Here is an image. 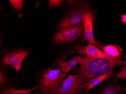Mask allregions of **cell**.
Wrapping results in <instances>:
<instances>
[{"instance_id":"cell-1","label":"cell","mask_w":126,"mask_h":94,"mask_svg":"<svg viewBox=\"0 0 126 94\" xmlns=\"http://www.w3.org/2000/svg\"><path fill=\"white\" fill-rule=\"evenodd\" d=\"M83 63L79 69L80 74L83 80V90L86 87L90 80L112 71L114 67L122 63L121 58L108 56L105 58H94L87 57L83 58Z\"/></svg>"},{"instance_id":"cell-2","label":"cell","mask_w":126,"mask_h":94,"mask_svg":"<svg viewBox=\"0 0 126 94\" xmlns=\"http://www.w3.org/2000/svg\"><path fill=\"white\" fill-rule=\"evenodd\" d=\"M66 75L60 68L47 69L42 76L39 86V92L43 94H56Z\"/></svg>"},{"instance_id":"cell-3","label":"cell","mask_w":126,"mask_h":94,"mask_svg":"<svg viewBox=\"0 0 126 94\" xmlns=\"http://www.w3.org/2000/svg\"><path fill=\"white\" fill-rule=\"evenodd\" d=\"M84 32L83 22L77 26L58 29L52 41L57 43H69L81 37Z\"/></svg>"},{"instance_id":"cell-4","label":"cell","mask_w":126,"mask_h":94,"mask_svg":"<svg viewBox=\"0 0 126 94\" xmlns=\"http://www.w3.org/2000/svg\"><path fill=\"white\" fill-rule=\"evenodd\" d=\"M90 7L87 3L76 6L61 21L58 29L77 26L83 22L84 16L89 12Z\"/></svg>"},{"instance_id":"cell-5","label":"cell","mask_w":126,"mask_h":94,"mask_svg":"<svg viewBox=\"0 0 126 94\" xmlns=\"http://www.w3.org/2000/svg\"><path fill=\"white\" fill-rule=\"evenodd\" d=\"M83 83V80L80 74L75 75L70 74L68 77L63 81L56 94H77L82 90H84Z\"/></svg>"},{"instance_id":"cell-6","label":"cell","mask_w":126,"mask_h":94,"mask_svg":"<svg viewBox=\"0 0 126 94\" xmlns=\"http://www.w3.org/2000/svg\"><path fill=\"white\" fill-rule=\"evenodd\" d=\"M30 54L29 52L23 50L11 52L3 57V61L7 65L13 66L17 73H18L22 68L21 64L23 61Z\"/></svg>"},{"instance_id":"cell-7","label":"cell","mask_w":126,"mask_h":94,"mask_svg":"<svg viewBox=\"0 0 126 94\" xmlns=\"http://www.w3.org/2000/svg\"><path fill=\"white\" fill-rule=\"evenodd\" d=\"M93 20L92 13L89 11L85 14L83 20L85 40H87L90 44H94L96 48L104 51V46L99 42L95 41L94 39Z\"/></svg>"},{"instance_id":"cell-8","label":"cell","mask_w":126,"mask_h":94,"mask_svg":"<svg viewBox=\"0 0 126 94\" xmlns=\"http://www.w3.org/2000/svg\"><path fill=\"white\" fill-rule=\"evenodd\" d=\"M83 61V58L78 55L69 61H64L62 60H59L58 63V66L61 69L63 73L66 74L78 64L82 63Z\"/></svg>"},{"instance_id":"cell-9","label":"cell","mask_w":126,"mask_h":94,"mask_svg":"<svg viewBox=\"0 0 126 94\" xmlns=\"http://www.w3.org/2000/svg\"><path fill=\"white\" fill-rule=\"evenodd\" d=\"M79 53L80 54L87 55L88 57L92 58H105L108 56L105 53L101 51L93 44H90L84 47L79 50Z\"/></svg>"},{"instance_id":"cell-10","label":"cell","mask_w":126,"mask_h":94,"mask_svg":"<svg viewBox=\"0 0 126 94\" xmlns=\"http://www.w3.org/2000/svg\"><path fill=\"white\" fill-rule=\"evenodd\" d=\"M113 71H111L107 73L98 76L93 79L89 81L86 87L85 91L86 92L90 90L95 86L100 84L101 82L111 77L113 74Z\"/></svg>"},{"instance_id":"cell-11","label":"cell","mask_w":126,"mask_h":94,"mask_svg":"<svg viewBox=\"0 0 126 94\" xmlns=\"http://www.w3.org/2000/svg\"><path fill=\"white\" fill-rule=\"evenodd\" d=\"M104 51L107 55L111 57H119L121 55L117 47L112 45L104 46Z\"/></svg>"},{"instance_id":"cell-12","label":"cell","mask_w":126,"mask_h":94,"mask_svg":"<svg viewBox=\"0 0 126 94\" xmlns=\"http://www.w3.org/2000/svg\"><path fill=\"white\" fill-rule=\"evenodd\" d=\"M38 87L39 86H37L32 89L25 90H16L10 88L9 89L2 91L0 94H31V92L32 91L36 90Z\"/></svg>"},{"instance_id":"cell-13","label":"cell","mask_w":126,"mask_h":94,"mask_svg":"<svg viewBox=\"0 0 126 94\" xmlns=\"http://www.w3.org/2000/svg\"><path fill=\"white\" fill-rule=\"evenodd\" d=\"M124 89L120 87L115 88L113 86H110L107 88L102 94H122Z\"/></svg>"},{"instance_id":"cell-14","label":"cell","mask_w":126,"mask_h":94,"mask_svg":"<svg viewBox=\"0 0 126 94\" xmlns=\"http://www.w3.org/2000/svg\"><path fill=\"white\" fill-rule=\"evenodd\" d=\"M9 1L16 11L19 12L22 10L23 7V3H24L23 0H10Z\"/></svg>"},{"instance_id":"cell-15","label":"cell","mask_w":126,"mask_h":94,"mask_svg":"<svg viewBox=\"0 0 126 94\" xmlns=\"http://www.w3.org/2000/svg\"><path fill=\"white\" fill-rule=\"evenodd\" d=\"M63 2L61 0H49V5L52 7H56L60 6Z\"/></svg>"},{"instance_id":"cell-16","label":"cell","mask_w":126,"mask_h":94,"mask_svg":"<svg viewBox=\"0 0 126 94\" xmlns=\"http://www.w3.org/2000/svg\"><path fill=\"white\" fill-rule=\"evenodd\" d=\"M117 77L121 78H126V66L122 68L121 72L117 73Z\"/></svg>"},{"instance_id":"cell-17","label":"cell","mask_w":126,"mask_h":94,"mask_svg":"<svg viewBox=\"0 0 126 94\" xmlns=\"http://www.w3.org/2000/svg\"><path fill=\"white\" fill-rule=\"evenodd\" d=\"M0 85H2V84H3L4 83L3 82L5 81V78H4V76H3V75L2 73L0 72Z\"/></svg>"},{"instance_id":"cell-18","label":"cell","mask_w":126,"mask_h":94,"mask_svg":"<svg viewBox=\"0 0 126 94\" xmlns=\"http://www.w3.org/2000/svg\"><path fill=\"white\" fill-rule=\"evenodd\" d=\"M122 22L124 23H126V15H124L122 16Z\"/></svg>"}]
</instances>
